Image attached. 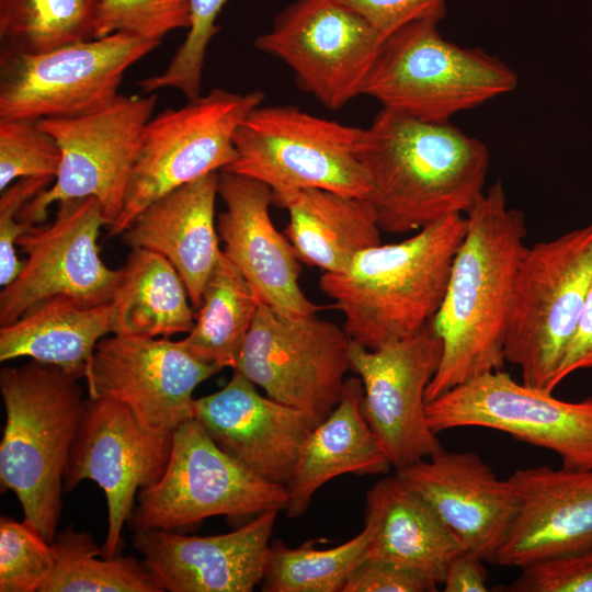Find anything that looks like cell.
<instances>
[{"label": "cell", "mask_w": 592, "mask_h": 592, "mask_svg": "<svg viewBox=\"0 0 592 592\" xmlns=\"http://www.w3.org/2000/svg\"><path fill=\"white\" fill-rule=\"evenodd\" d=\"M442 354L432 320L415 334L375 350L351 340V371L363 385V415L395 470L444 451L425 412L426 388Z\"/></svg>", "instance_id": "cell-17"}, {"label": "cell", "mask_w": 592, "mask_h": 592, "mask_svg": "<svg viewBox=\"0 0 592 592\" xmlns=\"http://www.w3.org/2000/svg\"><path fill=\"white\" fill-rule=\"evenodd\" d=\"M374 532L366 558L420 571L442 584L449 562L465 548L431 505L396 474L366 494Z\"/></svg>", "instance_id": "cell-26"}, {"label": "cell", "mask_w": 592, "mask_h": 592, "mask_svg": "<svg viewBox=\"0 0 592 592\" xmlns=\"http://www.w3.org/2000/svg\"><path fill=\"white\" fill-rule=\"evenodd\" d=\"M483 560L476 554L464 549L449 562L443 585L445 592L488 591L487 571Z\"/></svg>", "instance_id": "cell-43"}, {"label": "cell", "mask_w": 592, "mask_h": 592, "mask_svg": "<svg viewBox=\"0 0 592 592\" xmlns=\"http://www.w3.org/2000/svg\"><path fill=\"white\" fill-rule=\"evenodd\" d=\"M592 283V223L526 247L508 315L503 353L522 383L554 391Z\"/></svg>", "instance_id": "cell-6"}, {"label": "cell", "mask_w": 592, "mask_h": 592, "mask_svg": "<svg viewBox=\"0 0 592 592\" xmlns=\"http://www.w3.org/2000/svg\"><path fill=\"white\" fill-rule=\"evenodd\" d=\"M383 41L364 18L338 0H295L254 46L287 65L301 90L338 111L362 95Z\"/></svg>", "instance_id": "cell-14"}, {"label": "cell", "mask_w": 592, "mask_h": 592, "mask_svg": "<svg viewBox=\"0 0 592 592\" xmlns=\"http://www.w3.org/2000/svg\"><path fill=\"white\" fill-rule=\"evenodd\" d=\"M190 26L167 68L158 75L137 81L144 94L173 88L187 100L201 95L203 68L207 48L219 27L216 20L227 0H187Z\"/></svg>", "instance_id": "cell-34"}, {"label": "cell", "mask_w": 592, "mask_h": 592, "mask_svg": "<svg viewBox=\"0 0 592 592\" xmlns=\"http://www.w3.org/2000/svg\"><path fill=\"white\" fill-rule=\"evenodd\" d=\"M173 433L144 425L122 402L105 398L84 400L64 474V488L90 479L104 491L107 532L104 558L123 548L122 530L141 489L162 477L172 449Z\"/></svg>", "instance_id": "cell-15"}, {"label": "cell", "mask_w": 592, "mask_h": 592, "mask_svg": "<svg viewBox=\"0 0 592 592\" xmlns=\"http://www.w3.org/2000/svg\"><path fill=\"white\" fill-rule=\"evenodd\" d=\"M79 378L32 360L2 367L5 424L0 444L1 491H12L23 521L47 542L57 534L64 474L84 399Z\"/></svg>", "instance_id": "cell-4"}, {"label": "cell", "mask_w": 592, "mask_h": 592, "mask_svg": "<svg viewBox=\"0 0 592 592\" xmlns=\"http://www.w3.org/2000/svg\"><path fill=\"white\" fill-rule=\"evenodd\" d=\"M61 152L37 121L0 119V190L21 178L55 180Z\"/></svg>", "instance_id": "cell-36"}, {"label": "cell", "mask_w": 592, "mask_h": 592, "mask_svg": "<svg viewBox=\"0 0 592 592\" xmlns=\"http://www.w3.org/2000/svg\"><path fill=\"white\" fill-rule=\"evenodd\" d=\"M53 223L30 226L16 240L26 254L18 276L0 292V325L18 320L49 297L64 295L87 306L111 301L121 269L106 266L98 238L107 226L94 197L58 202Z\"/></svg>", "instance_id": "cell-16"}, {"label": "cell", "mask_w": 592, "mask_h": 592, "mask_svg": "<svg viewBox=\"0 0 592 592\" xmlns=\"http://www.w3.org/2000/svg\"><path fill=\"white\" fill-rule=\"evenodd\" d=\"M464 238L451 266L443 300L432 319L443 342L426 403L482 374L502 369L514 282L526 249L524 214L508 206L494 182L465 215Z\"/></svg>", "instance_id": "cell-1"}, {"label": "cell", "mask_w": 592, "mask_h": 592, "mask_svg": "<svg viewBox=\"0 0 592 592\" xmlns=\"http://www.w3.org/2000/svg\"><path fill=\"white\" fill-rule=\"evenodd\" d=\"M111 327L110 303L87 306L58 295L27 309L0 328V361L31 357L84 378L95 346Z\"/></svg>", "instance_id": "cell-28"}, {"label": "cell", "mask_w": 592, "mask_h": 592, "mask_svg": "<svg viewBox=\"0 0 592 592\" xmlns=\"http://www.w3.org/2000/svg\"><path fill=\"white\" fill-rule=\"evenodd\" d=\"M194 419L247 469L284 486L305 440L319 423L306 411L259 394L238 371L221 389L194 400Z\"/></svg>", "instance_id": "cell-22"}, {"label": "cell", "mask_w": 592, "mask_h": 592, "mask_svg": "<svg viewBox=\"0 0 592 592\" xmlns=\"http://www.w3.org/2000/svg\"><path fill=\"white\" fill-rule=\"evenodd\" d=\"M437 584L414 569L365 558L351 573L342 592H434Z\"/></svg>", "instance_id": "cell-41"}, {"label": "cell", "mask_w": 592, "mask_h": 592, "mask_svg": "<svg viewBox=\"0 0 592 592\" xmlns=\"http://www.w3.org/2000/svg\"><path fill=\"white\" fill-rule=\"evenodd\" d=\"M364 18L383 38L422 20L441 22L447 0H338Z\"/></svg>", "instance_id": "cell-40"}, {"label": "cell", "mask_w": 592, "mask_h": 592, "mask_svg": "<svg viewBox=\"0 0 592 592\" xmlns=\"http://www.w3.org/2000/svg\"><path fill=\"white\" fill-rule=\"evenodd\" d=\"M187 0H102L96 38L128 32L161 41L178 29H189Z\"/></svg>", "instance_id": "cell-37"}, {"label": "cell", "mask_w": 592, "mask_h": 592, "mask_svg": "<svg viewBox=\"0 0 592 592\" xmlns=\"http://www.w3.org/2000/svg\"><path fill=\"white\" fill-rule=\"evenodd\" d=\"M511 592H592V548L521 568Z\"/></svg>", "instance_id": "cell-38"}, {"label": "cell", "mask_w": 592, "mask_h": 592, "mask_svg": "<svg viewBox=\"0 0 592 592\" xmlns=\"http://www.w3.org/2000/svg\"><path fill=\"white\" fill-rule=\"evenodd\" d=\"M592 368V283L587 294L574 334L554 379L556 388L572 373Z\"/></svg>", "instance_id": "cell-42"}, {"label": "cell", "mask_w": 592, "mask_h": 592, "mask_svg": "<svg viewBox=\"0 0 592 592\" xmlns=\"http://www.w3.org/2000/svg\"><path fill=\"white\" fill-rule=\"evenodd\" d=\"M53 178H21L5 187L0 197V285L11 283L22 270L15 252L16 240L30 227L18 217L22 207L47 189ZM33 226V225H32Z\"/></svg>", "instance_id": "cell-39"}, {"label": "cell", "mask_w": 592, "mask_h": 592, "mask_svg": "<svg viewBox=\"0 0 592 592\" xmlns=\"http://www.w3.org/2000/svg\"><path fill=\"white\" fill-rule=\"evenodd\" d=\"M220 371L180 341L113 334L96 344L86 382L90 398L122 402L144 425L173 433L194 419V389Z\"/></svg>", "instance_id": "cell-18"}, {"label": "cell", "mask_w": 592, "mask_h": 592, "mask_svg": "<svg viewBox=\"0 0 592 592\" xmlns=\"http://www.w3.org/2000/svg\"><path fill=\"white\" fill-rule=\"evenodd\" d=\"M157 94L122 95L91 114L37 121L61 152L54 182L20 210L21 221L43 223L53 203L94 197L111 226L122 213L144 129L152 117Z\"/></svg>", "instance_id": "cell-11"}, {"label": "cell", "mask_w": 592, "mask_h": 592, "mask_svg": "<svg viewBox=\"0 0 592 592\" xmlns=\"http://www.w3.org/2000/svg\"><path fill=\"white\" fill-rule=\"evenodd\" d=\"M55 551L34 527L0 519V591L39 592L55 567Z\"/></svg>", "instance_id": "cell-35"}, {"label": "cell", "mask_w": 592, "mask_h": 592, "mask_svg": "<svg viewBox=\"0 0 592 592\" xmlns=\"http://www.w3.org/2000/svg\"><path fill=\"white\" fill-rule=\"evenodd\" d=\"M437 25L415 21L385 37L362 95L420 121L449 122L515 89L517 75L505 62L445 39Z\"/></svg>", "instance_id": "cell-5"}, {"label": "cell", "mask_w": 592, "mask_h": 592, "mask_svg": "<svg viewBox=\"0 0 592 592\" xmlns=\"http://www.w3.org/2000/svg\"><path fill=\"white\" fill-rule=\"evenodd\" d=\"M218 195L226 207L217 219L218 236L225 243L223 252L260 301L291 318L320 310L301 291L299 260L272 221L273 190L258 180L220 171Z\"/></svg>", "instance_id": "cell-19"}, {"label": "cell", "mask_w": 592, "mask_h": 592, "mask_svg": "<svg viewBox=\"0 0 592 592\" xmlns=\"http://www.w3.org/2000/svg\"><path fill=\"white\" fill-rule=\"evenodd\" d=\"M261 91L237 93L215 88L147 123L118 218L109 226L119 236L150 204L236 159L234 135L242 119L261 105Z\"/></svg>", "instance_id": "cell-7"}, {"label": "cell", "mask_w": 592, "mask_h": 592, "mask_svg": "<svg viewBox=\"0 0 592 592\" xmlns=\"http://www.w3.org/2000/svg\"><path fill=\"white\" fill-rule=\"evenodd\" d=\"M440 432L479 426L555 452L562 467L592 470V396L565 401L515 382L502 369L469 379L426 403Z\"/></svg>", "instance_id": "cell-13"}, {"label": "cell", "mask_w": 592, "mask_h": 592, "mask_svg": "<svg viewBox=\"0 0 592 592\" xmlns=\"http://www.w3.org/2000/svg\"><path fill=\"white\" fill-rule=\"evenodd\" d=\"M395 474L422 497L466 550L497 563L520 500L510 479H499L474 452L442 453Z\"/></svg>", "instance_id": "cell-20"}, {"label": "cell", "mask_w": 592, "mask_h": 592, "mask_svg": "<svg viewBox=\"0 0 592 592\" xmlns=\"http://www.w3.org/2000/svg\"><path fill=\"white\" fill-rule=\"evenodd\" d=\"M260 304L248 281L221 252L204 286L194 326L180 342L198 360L234 371Z\"/></svg>", "instance_id": "cell-30"}, {"label": "cell", "mask_w": 592, "mask_h": 592, "mask_svg": "<svg viewBox=\"0 0 592 592\" xmlns=\"http://www.w3.org/2000/svg\"><path fill=\"white\" fill-rule=\"evenodd\" d=\"M350 344L344 328L332 321L316 314L285 317L261 303L234 371L320 423L342 397Z\"/></svg>", "instance_id": "cell-12"}, {"label": "cell", "mask_w": 592, "mask_h": 592, "mask_svg": "<svg viewBox=\"0 0 592 592\" xmlns=\"http://www.w3.org/2000/svg\"><path fill=\"white\" fill-rule=\"evenodd\" d=\"M466 226L465 215H452L400 242L361 251L340 272L323 273L319 287L342 312L351 340L375 350L431 321Z\"/></svg>", "instance_id": "cell-3"}, {"label": "cell", "mask_w": 592, "mask_h": 592, "mask_svg": "<svg viewBox=\"0 0 592 592\" xmlns=\"http://www.w3.org/2000/svg\"><path fill=\"white\" fill-rule=\"evenodd\" d=\"M220 171L178 187L145 208L119 236L163 255L182 277L194 308L221 250L215 223Z\"/></svg>", "instance_id": "cell-24"}, {"label": "cell", "mask_w": 592, "mask_h": 592, "mask_svg": "<svg viewBox=\"0 0 592 592\" xmlns=\"http://www.w3.org/2000/svg\"><path fill=\"white\" fill-rule=\"evenodd\" d=\"M273 194V204L288 213L284 235L298 260L308 266L337 273L361 251L382 243V230L367 198L322 189Z\"/></svg>", "instance_id": "cell-27"}, {"label": "cell", "mask_w": 592, "mask_h": 592, "mask_svg": "<svg viewBox=\"0 0 592 592\" xmlns=\"http://www.w3.org/2000/svg\"><path fill=\"white\" fill-rule=\"evenodd\" d=\"M362 398L360 377L346 378L337 407L305 440L285 486L288 519L304 515L317 490L335 477L386 475L392 468L363 415Z\"/></svg>", "instance_id": "cell-25"}, {"label": "cell", "mask_w": 592, "mask_h": 592, "mask_svg": "<svg viewBox=\"0 0 592 592\" xmlns=\"http://www.w3.org/2000/svg\"><path fill=\"white\" fill-rule=\"evenodd\" d=\"M286 504L284 485L247 469L191 419L173 432L166 470L159 481L139 491L128 523L134 532L174 531L218 515L284 511Z\"/></svg>", "instance_id": "cell-10"}, {"label": "cell", "mask_w": 592, "mask_h": 592, "mask_svg": "<svg viewBox=\"0 0 592 592\" xmlns=\"http://www.w3.org/2000/svg\"><path fill=\"white\" fill-rule=\"evenodd\" d=\"M374 532L364 516L363 530L332 548L317 549L314 540L296 548L281 539L271 542L264 592H342L354 569L366 558Z\"/></svg>", "instance_id": "cell-33"}, {"label": "cell", "mask_w": 592, "mask_h": 592, "mask_svg": "<svg viewBox=\"0 0 592 592\" xmlns=\"http://www.w3.org/2000/svg\"><path fill=\"white\" fill-rule=\"evenodd\" d=\"M128 32L38 54L1 48L0 119L72 118L118 95L124 73L160 45Z\"/></svg>", "instance_id": "cell-9"}, {"label": "cell", "mask_w": 592, "mask_h": 592, "mask_svg": "<svg viewBox=\"0 0 592 592\" xmlns=\"http://www.w3.org/2000/svg\"><path fill=\"white\" fill-rule=\"evenodd\" d=\"M278 512H262L232 532L212 536L137 531L133 546L164 591L251 592L264 579Z\"/></svg>", "instance_id": "cell-21"}, {"label": "cell", "mask_w": 592, "mask_h": 592, "mask_svg": "<svg viewBox=\"0 0 592 592\" xmlns=\"http://www.w3.org/2000/svg\"><path fill=\"white\" fill-rule=\"evenodd\" d=\"M356 157L372 184L382 231H419L466 215L483 194L489 151L449 122H425L382 107L361 128Z\"/></svg>", "instance_id": "cell-2"}, {"label": "cell", "mask_w": 592, "mask_h": 592, "mask_svg": "<svg viewBox=\"0 0 592 592\" xmlns=\"http://www.w3.org/2000/svg\"><path fill=\"white\" fill-rule=\"evenodd\" d=\"M360 130L295 106L259 105L237 127V157L223 171L263 182L273 192L322 189L368 198L372 184L355 153Z\"/></svg>", "instance_id": "cell-8"}, {"label": "cell", "mask_w": 592, "mask_h": 592, "mask_svg": "<svg viewBox=\"0 0 592 592\" xmlns=\"http://www.w3.org/2000/svg\"><path fill=\"white\" fill-rule=\"evenodd\" d=\"M121 271L110 301L111 333L155 339L191 331L195 315L186 286L163 255L132 248Z\"/></svg>", "instance_id": "cell-29"}, {"label": "cell", "mask_w": 592, "mask_h": 592, "mask_svg": "<svg viewBox=\"0 0 592 592\" xmlns=\"http://www.w3.org/2000/svg\"><path fill=\"white\" fill-rule=\"evenodd\" d=\"M52 546L55 567L39 592H162L144 562L101 555L92 536L71 526L57 532Z\"/></svg>", "instance_id": "cell-31"}, {"label": "cell", "mask_w": 592, "mask_h": 592, "mask_svg": "<svg viewBox=\"0 0 592 592\" xmlns=\"http://www.w3.org/2000/svg\"><path fill=\"white\" fill-rule=\"evenodd\" d=\"M102 0H0L2 46L38 54L96 38Z\"/></svg>", "instance_id": "cell-32"}, {"label": "cell", "mask_w": 592, "mask_h": 592, "mask_svg": "<svg viewBox=\"0 0 592 592\" xmlns=\"http://www.w3.org/2000/svg\"><path fill=\"white\" fill-rule=\"evenodd\" d=\"M509 479L520 505L498 565L522 568L592 548V470L540 465Z\"/></svg>", "instance_id": "cell-23"}]
</instances>
